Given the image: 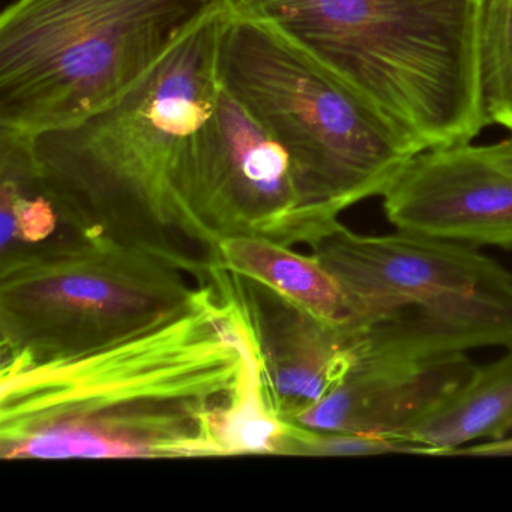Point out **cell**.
I'll return each instance as SVG.
<instances>
[{
  "mask_svg": "<svg viewBox=\"0 0 512 512\" xmlns=\"http://www.w3.org/2000/svg\"><path fill=\"white\" fill-rule=\"evenodd\" d=\"M235 284L214 277L181 313L85 352L2 358V458L214 457L254 338Z\"/></svg>",
  "mask_w": 512,
  "mask_h": 512,
  "instance_id": "obj_1",
  "label": "cell"
},
{
  "mask_svg": "<svg viewBox=\"0 0 512 512\" xmlns=\"http://www.w3.org/2000/svg\"><path fill=\"white\" fill-rule=\"evenodd\" d=\"M224 16L226 8L203 20L115 103L31 136L44 185L71 226L176 230L205 245L185 184L194 136L220 88Z\"/></svg>",
  "mask_w": 512,
  "mask_h": 512,
  "instance_id": "obj_2",
  "label": "cell"
},
{
  "mask_svg": "<svg viewBox=\"0 0 512 512\" xmlns=\"http://www.w3.org/2000/svg\"><path fill=\"white\" fill-rule=\"evenodd\" d=\"M268 26L376 107L419 151L488 127L479 0H224Z\"/></svg>",
  "mask_w": 512,
  "mask_h": 512,
  "instance_id": "obj_3",
  "label": "cell"
},
{
  "mask_svg": "<svg viewBox=\"0 0 512 512\" xmlns=\"http://www.w3.org/2000/svg\"><path fill=\"white\" fill-rule=\"evenodd\" d=\"M218 82L292 163L311 248L350 206L383 196L418 148L376 107L268 26L227 13Z\"/></svg>",
  "mask_w": 512,
  "mask_h": 512,
  "instance_id": "obj_4",
  "label": "cell"
},
{
  "mask_svg": "<svg viewBox=\"0 0 512 512\" xmlns=\"http://www.w3.org/2000/svg\"><path fill=\"white\" fill-rule=\"evenodd\" d=\"M224 0H14L0 14V130L65 127L136 88Z\"/></svg>",
  "mask_w": 512,
  "mask_h": 512,
  "instance_id": "obj_5",
  "label": "cell"
},
{
  "mask_svg": "<svg viewBox=\"0 0 512 512\" xmlns=\"http://www.w3.org/2000/svg\"><path fill=\"white\" fill-rule=\"evenodd\" d=\"M313 254L343 290L358 361L512 347V274L475 247L340 223Z\"/></svg>",
  "mask_w": 512,
  "mask_h": 512,
  "instance_id": "obj_6",
  "label": "cell"
},
{
  "mask_svg": "<svg viewBox=\"0 0 512 512\" xmlns=\"http://www.w3.org/2000/svg\"><path fill=\"white\" fill-rule=\"evenodd\" d=\"M50 245L2 251V358L47 359L85 352L190 307L208 263L166 244L100 226Z\"/></svg>",
  "mask_w": 512,
  "mask_h": 512,
  "instance_id": "obj_7",
  "label": "cell"
},
{
  "mask_svg": "<svg viewBox=\"0 0 512 512\" xmlns=\"http://www.w3.org/2000/svg\"><path fill=\"white\" fill-rule=\"evenodd\" d=\"M185 199L209 257L224 236H265L286 247L313 245L289 157L221 85L194 136Z\"/></svg>",
  "mask_w": 512,
  "mask_h": 512,
  "instance_id": "obj_8",
  "label": "cell"
},
{
  "mask_svg": "<svg viewBox=\"0 0 512 512\" xmlns=\"http://www.w3.org/2000/svg\"><path fill=\"white\" fill-rule=\"evenodd\" d=\"M382 197L386 217L401 232L470 247L512 248V172L485 146L418 152Z\"/></svg>",
  "mask_w": 512,
  "mask_h": 512,
  "instance_id": "obj_9",
  "label": "cell"
},
{
  "mask_svg": "<svg viewBox=\"0 0 512 512\" xmlns=\"http://www.w3.org/2000/svg\"><path fill=\"white\" fill-rule=\"evenodd\" d=\"M475 370L464 353L359 359L322 400L283 419L311 430L406 440L407 433Z\"/></svg>",
  "mask_w": 512,
  "mask_h": 512,
  "instance_id": "obj_10",
  "label": "cell"
},
{
  "mask_svg": "<svg viewBox=\"0 0 512 512\" xmlns=\"http://www.w3.org/2000/svg\"><path fill=\"white\" fill-rule=\"evenodd\" d=\"M244 281L248 286L239 287L259 343L269 398L286 418L340 385L358 355L344 329L305 313L262 284Z\"/></svg>",
  "mask_w": 512,
  "mask_h": 512,
  "instance_id": "obj_11",
  "label": "cell"
},
{
  "mask_svg": "<svg viewBox=\"0 0 512 512\" xmlns=\"http://www.w3.org/2000/svg\"><path fill=\"white\" fill-rule=\"evenodd\" d=\"M209 262L268 287L316 319L346 328L349 308L340 284L316 256H305L259 235L224 236Z\"/></svg>",
  "mask_w": 512,
  "mask_h": 512,
  "instance_id": "obj_12",
  "label": "cell"
},
{
  "mask_svg": "<svg viewBox=\"0 0 512 512\" xmlns=\"http://www.w3.org/2000/svg\"><path fill=\"white\" fill-rule=\"evenodd\" d=\"M512 430V347L470 379L407 433L427 455H455L463 443L502 439Z\"/></svg>",
  "mask_w": 512,
  "mask_h": 512,
  "instance_id": "obj_13",
  "label": "cell"
},
{
  "mask_svg": "<svg viewBox=\"0 0 512 512\" xmlns=\"http://www.w3.org/2000/svg\"><path fill=\"white\" fill-rule=\"evenodd\" d=\"M479 80L488 125L512 134V0H479Z\"/></svg>",
  "mask_w": 512,
  "mask_h": 512,
  "instance_id": "obj_14",
  "label": "cell"
},
{
  "mask_svg": "<svg viewBox=\"0 0 512 512\" xmlns=\"http://www.w3.org/2000/svg\"><path fill=\"white\" fill-rule=\"evenodd\" d=\"M457 454L475 455V457H503V455H512V437L511 439H503L502 437V439L479 443V445L461 449V451H457Z\"/></svg>",
  "mask_w": 512,
  "mask_h": 512,
  "instance_id": "obj_15",
  "label": "cell"
},
{
  "mask_svg": "<svg viewBox=\"0 0 512 512\" xmlns=\"http://www.w3.org/2000/svg\"><path fill=\"white\" fill-rule=\"evenodd\" d=\"M485 148L497 164L512 172V134L500 142L485 146Z\"/></svg>",
  "mask_w": 512,
  "mask_h": 512,
  "instance_id": "obj_16",
  "label": "cell"
}]
</instances>
